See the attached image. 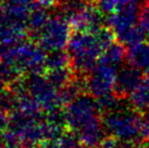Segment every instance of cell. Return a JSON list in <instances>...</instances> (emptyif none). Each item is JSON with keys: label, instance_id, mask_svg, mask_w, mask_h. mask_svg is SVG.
<instances>
[{"label": "cell", "instance_id": "12", "mask_svg": "<svg viewBox=\"0 0 149 148\" xmlns=\"http://www.w3.org/2000/svg\"><path fill=\"white\" fill-rule=\"evenodd\" d=\"M10 123V115L9 112L4 111L3 109L0 108V132L4 131L9 126Z\"/></svg>", "mask_w": 149, "mask_h": 148}, {"label": "cell", "instance_id": "9", "mask_svg": "<svg viewBox=\"0 0 149 148\" xmlns=\"http://www.w3.org/2000/svg\"><path fill=\"white\" fill-rule=\"evenodd\" d=\"M58 148H82V143L75 132H63L58 138L54 140Z\"/></svg>", "mask_w": 149, "mask_h": 148}, {"label": "cell", "instance_id": "6", "mask_svg": "<svg viewBox=\"0 0 149 148\" xmlns=\"http://www.w3.org/2000/svg\"><path fill=\"white\" fill-rule=\"evenodd\" d=\"M141 82V74L138 71L123 70L116 75L114 91L120 97H128Z\"/></svg>", "mask_w": 149, "mask_h": 148}, {"label": "cell", "instance_id": "5", "mask_svg": "<svg viewBox=\"0 0 149 148\" xmlns=\"http://www.w3.org/2000/svg\"><path fill=\"white\" fill-rule=\"evenodd\" d=\"M106 128L104 125V120L97 118L85 124L81 128L76 134L79 136L81 143L86 148H98L100 143L106 137Z\"/></svg>", "mask_w": 149, "mask_h": 148}, {"label": "cell", "instance_id": "4", "mask_svg": "<svg viewBox=\"0 0 149 148\" xmlns=\"http://www.w3.org/2000/svg\"><path fill=\"white\" fill-rule=\"evenodd\" d=\"M116 75L113 69L109 66H99L86 81V91L93 97L100 96L114 91Z\"/></svg>", "mask_w": 149, "mask_h": 148}, {"label": "cell", "instance_id": "2", "mask_svg": "<svg viewBox=\"0 0 149 148\" xmlns=\"http://www.w3.org/2000/svg\"><path fill=\"white\" fill-rule=\"evenodd\" d=\"M99 114L100 110L95 97L91 95H79L66 106L64 119L71 131L76 133L85 124L99 118Z\"/></svg>", "mask_w": 149, "mask_h": 148}, {"label": "cell", "instance_id": "1", "mask_svg": "<svg viewBox=\"0 0 149 148\" xmlns=\"http://www.w3.org/2000/svg\"><path fill=\"white\" fill-rule=\"evenodd\" d=\"M144 119L135 111H126L118 109L106 114L104 125L107 133L122 142L138 145V140H143Z\"/></svg>", "mask_w": 149, "mask_h": 148}, {"label": "cell", "instance_id": "14", "mask_svg": "<svg viewBox=\"0 0 149 148\" xmlns=\"http://www.w3.org/2000/svg\"><path fill=\"white\" fill-rule=\"evenodd\" d=\"M0 148H2V147H0Z\"/></svg>", "mask_w": 149, "mask_h": 148}, {"label": "cell", "instance_id": "8", "mask_svg": "<svg viewBox=\"0 0 149 148\" xmlns=\"http://www.w3.org/2000/svg\"><path fill=\"white\" fill-rule=\"evenodd\" d=\"M98 108L100 112L107 114L109 112L116 111L119 109L120 106V96L116 94V91H111L109 94L102 95L98 98H96Z\"/></svg>", "mask_w": 149, "mask_h": 148}, {"label": "cell", "instance_id": "3", "mask_svg": "<svg viewBox=\"0 0 149 148\" xmlns=\"http://www.w3.org/2000/svg\"><path fill=\"white\" fill-rule=\"evenodd\" d=\"M27 89L29 94L40 103L42 110L46 112L57 110L62 107L59 100V89L50 83L48 78L46 80L37 74L31 76L27 83Z\"/></svg>", "mask_w": 149, "mask_h": 148}, {"label": "cell", "instance_id": "10", "mask_svg": "<svg viewBox=\"0 0 149 148\" xmlns=\"http://www.w3.org/2000/svg\"><path fill=\"white\" fill-rule=\"evenodd\" d=\"M48 80L50 83L54 85L56 88H62L63 86H65L66 84L70 81V75L68 74V72L60 69H54L48 76Z\"/></svg>", "mask_w": 149, "mask_h": 148}, {"label": "cell", "instance_id": "11", "mask_svg": "<svg viewBox=\"0 0 149 148\" xmlns=\"http://www.w3.org/2000/svg\"><path fill=\"white\" fill-rule=\"evenodd\" d=\"M119 147V140H116L113 136L104 137V140L100 143L98 148H118Z\"/></svg>", "mask_w": 149, "mask_h": 148}, {"label": "cell", "instance_id": "7", "mask_svg": "<svg viewBox=\"0 0 149 148\" xmlns=\"http://www.w3.org/2000/svg\"><path fill=\"white\" fill-rule=\"evenodd\" d=\"M130 103L135 110L146 112L149 110V78H146L128 96Z\"/></svg>", "mask_w": 149, "mask_h": 148}, {"label": "cell", "instance_id": "13", "mask_svg": "<svg viewBox=\"0 0 149 148\" xmlns=\"http://www.w3.org/2000/svg\"><path fill=\"white\" fill-rule=\"evenodd\" d=\"M4 91H6V88H4V81L0 77V96L3 94Z\"/></svg>", "mask_w": 149, "mask_h": 148}]
</instances>
